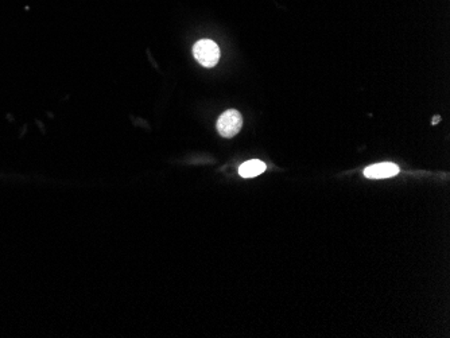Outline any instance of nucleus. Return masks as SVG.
<instances>
[{
    "label": "nucleus",
    "instance_id": "nucleus-1",
    "mask_svg": "<svg viewBox=\"0 0 450 338\" xmlns=\"http://www.w3.org/2000/svg\"><path fill=\"white\" fill-rule=\"evenodd\" d=\"M195 58L205 66L213 68L220 60V49L216 43L210 40H201L193 46Z\"/></svg>",
    "mask_w": 450,
    "mask_h": 338
},
{
    "label": "nucleus",
    "instance_id": "nucleus-2",
    "mask_svg": "<svg viewBox=\"0 0 450 338\" xmlns=\"http://www.w3.org/2000/svg\"><path fill=\"white\" fill-rule=\"evenodd\" d=\"M243 127V118L236 109H228L217 120V131L224 138H234Z\"/></svg>",
    "mask_w": 450,
    "mask_h": 338
},
{
    "label": "nucleus",
    "instance_id": "nucleus-3",
    "mask_svg": "<svg viewBox=\"0 0 450 338\" xmlns=\"http://www.w3.org/2000/svg\"><path fill=\"white\" fill-rule=\"evenodd\" d=\"M397 174H399V168L391 162L372 165L364 170V175L371 179H384V178L395 177Z\"/></svg>",
    "mask_w": 450,
    "mask_h": 338
},
{
    "label": "nucleus",
    "instance_id": "nucleus-4",
    "mask_svg": "<svg viewBox=\"0 0 450 338\" xmlns=\"http://www.w3.org/2000/svg\"><path fill=\"white\" fill-rule=\"evenodd\" d=\"M264 170H266V164H263L259 159H252V161L245 162L239 168V174L243 178H253V177H258L259 174L264 172Z\"/></svg>",
    "mask_w": 450,
    "mask_h": 338
},
{
    "label": "nucleus",
    "instance_id": "nucleus-5",
    "mask_svg": "<svg viewBox=\"0 0 450 338\" xmlns=\"http://www.w3.org/2000/svg\"><path fill=\"white\" fill-rule=\"evenodd\" d=\"M440 122V116H436L434 119H433V125H437Z\"/></svg>",
    "mask_w": 450,
    "mask_h": 338
}]
</instances>
